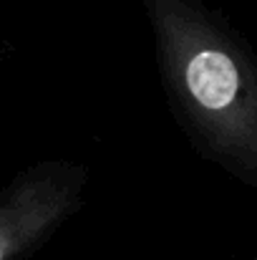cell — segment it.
Masks as SVG:
<instances>
[{
	"instance_id": "6da1fadb",
	"label": "cell",
	"mask_w": 257,
	"mask_h": 260,
	"mask_svg": "<svg viewBox=\"0 0 257 260\" xmlns=\"http://www.w3.org/2000/svg\"><path fill=\"white\" fill-rule=\"evenodd\" d=\"M169 106L192 147L257 187V56L199 0H144Z\"/></svg>"
},
{
	"instance_id": "7a4b0ae2",
	"label": "cell",
	"mask_w": 257,
	"mask_h": 260,
	"mask_svg": "<svg viewBox=\"0 0 257 260\" xmlns=\"http://www.w3.org/2000/svg\"><path fill=\"white\" fill-rule=\"evenodd\" d=\"M86 179L81 165L58 159L15 174L0 189V260H23L76 215Z\"/></svg>"
},
{
	"instance_id": "3957f363",
	"label": "cell",
	"mask_w": 257,
	"mask_h": 260,
	"mask_svg": "<svg viewBox=\"0 0 257 260\" xmlns=\"http://www.w3.org/2000/svg\"><path fill=\"white\" fill-rule=\"evenodd\" d=\"M252 260H257V255H255V258H252Z\"/></svg>"
}]
</instances>
